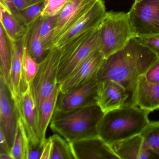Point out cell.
I'll list each match as a JSON object with an SVG mask.
<instances>
[{
  "label": "cell",
  "instance_id": "6da1fadb",
  "mask_svg": "<svg viewBox=\"0 0 159 159\" xmlns=\"http://www.w3.org/2000/svg\"><path fill=\"white\" fill-rule=\"evenodd\" d=\"M158 60L153 52L134 37L122 49L104 59L96 79L98 82L110 80L117 82L131 94L132 98L139 76Z\"/></svg>",
  "mask_w": 159,
  "mask_h": 159
},
{
  "label": "cell",
  "instance_id": "7a4b0ae2",
  "mask_svg": "<svg viewBox=\"0 0 159 159\" xmlns=\"http://www.w3.org/2000/svg\"><path fill=\"white\" fill-rule=\"evenodd\" d=\"M150 112L128 103L104 114L98 136L110 146L140 134L150 123Z\"/></svg>",
  "mask_w": 159,
  "mask_h": 159
},
{
  "label": "cell",
  "instance_id": "3957f363",
  "mask_svg": "<svg viewBox=\"0 0 159 159\" xmlns=\"http://www.w3.org/2000/svg\"><path fill=\"white\" fill-rule=\"evenodd\" d=\"M104 114L98 105L68 111L55 109L50 127L69 142L98 136Z\"/></svg>",
  "mask_w": 159,
  "mask_h": 159
},
{
  "label": "cell",
  "instance_id": "277c9868",
  "mask_svg": "<svg viewBox=\"0 0 159 159\" xmlns=\"http://www.w3.org/2000/svg\"><path fill=\"white\" fill-rule=\"evenodd\" d=\"M98 28L76 37L60 48L58 84L65 81L92 53L100 49Z\"/></svg>",
  "mask_w": 159,
  "mask_h": 159
},
{
  "label": "cell",
  "instance_id": "5b68a950",
  "mask_svg": "<svg viewBox=\"0 0 159 159\" xmlns=\"http://www.w3.org/2000/svg\"><path fill=\"white\" fill-rule=\"evenodd\" d=\"M100 50L105 58L122 49L135 37L128 13L108 12L99 25Z\"/></svg>",
  "mask_w": 159,
  "mask_h": 159
},
{
  "label": "cell",
  "instance_id": "8992f818",
  "mask_svg": "<svg viewBox=\"0 0 159 159\" xmlns=\"http://www.w3.org/2000/svg\"><path fill=\"white\" fill-rule=\"evenodd\" d=\"M61 50L54 47L39 64V69L30 84V90L36 104L39 120L42 107L57 85V76Z\"/></svg>",
  "mask_w": 159,
  "mask_h": 159
},
{
  "label": "cell",
  "instance_id": "52a82bcc",
  "mask_svg": "<svg viewBox=\"0 0 159 159\" xmlns=\"http://www.w3.org/2000/svg\"><path fill=\"white\" fill-rule=\"evenodd\" d=\"M128 14L135 37L159 34V0L135 2Z\"/></svg>",
  "mask_w": 159,
  "mask_h": 159
},
{
  "label": "cell",
  "instance_id": "ba28073f",
  "mask_svg": "<svg viewBox=\"0 0 159 159\" xmlns=\"http://www.w3.org/2000/svg\"><path fill=\"white\" fill-rule=\"evenodd\" d=\"M98 82L94 76L85 83L65 93H60L56 110L68 111L98 105Z\"/></svg>",
  "mask_w": 159,
  "mask_h": 159
},
{
  "label": "cell",
  "instance_id": "9c48e42d",
  "mask_svg": "<svg viewBox=\"0 0 159 159\" xmlns=\"http://www.w3.org/2000/svg\"><path fill=\"white\" fill-rule=\"evenodd\" d=\"M13 100L16 115L22 120L28 136L30 146L43 145L40 139L38 113L30 85Z\"/></svg>",
  "mask_w": 159,
  "mask_h": 159
},
{
  "label": "cell",
  "instance_id": "30bf717a",
  "mask_svg": "<svg viewBox=\"0 0 159 159\" xmlns=\"http://www.w3.org/2000/svg\"><path fill=\"white\" fill-rule=\"evenodd\" d=\"M106 13L104 1L98 0L92 8L59 39L54 47L62 48L76 37L99 27Z\"/></svg>",
  "mask_w": 159,
  "mask_h": 159
},
{
  "label": "cell",
  "instance_id": "8fae6325",
  "mask_svg": "<svg viewBox=\"0 0 159 159\" xmlns=\"http://www.w3.org/2000/svg\"><path fill=\"white\" fill-rule=\"evenodd\" d=\"M98 0H70L58 15L53 36V47L59 39L75 25Z\"/></svg>",
  "mask_w": 159,
  "mask_h": 159
},
{
  "label": "cell",
  "instance_id": "7c38bea8",
  "mask_svg": "<svg viewBox=\"0 0 159 159\" xmlns=\"http://www.w3.org/2000/svg\"><path fill=\"white\" fill-rule=\"evenodd\" d=\"M17 125L13 100L7 84L0 77V130L4 134L11 150Z\"/></svg>",
  "mask_w": 159,
  "mask_h": 159
},
{
  "label": "cell",
  "instance_id": "4fadbf2b",
  "mask_svg": "<svg viewBox=\"0 0 159 159\" xmlns=\"http://www.w3.org/2000/svg\"><path fill=\"white\" fill-rule=\"evenodd\" d=\"M129 98L131 99V94L117 82L110 80L98 82L97 104L105 113L128 104Z\"/></svg>",
  "mask_w": 159,
  "mask_h": 159
},
{
  "label": "cell",
  "instance_id": "5bb4252c",
  "mask_svg": "<svg viewBox=\"0 0 159 159\" xmlns=\"http://www.w3.org/2000/svg\"><path fill=\"white\" fill-rule=\"evenodd\" d=\"M70 143L75 159H119L99 136Z\"/></svg>",
  "mask_w": 159,
  "mask_h": 159
},
{
  "label": "cell",
  "instance_id": "9a60e30c",
  "mask_svg": "<svg viewBox=\"0 0 159 159\" xmlns=\"http://www.w3.org/2000/svg\"><path fill=\"white\" fill-rule=\"evenodd\" d=\"M105 59L99 50L92 53L65 81L59 84L60 93H66L95 76Z\"/></svg>",
  "mask_w": 159,
  "mask_h": 159
},
{
  "label": "cell",
  "instance_id": "2e32d148",
  "mask_svg": "<svg viewBox=\"0 0 159 159\" xmlns=\"http://www.w3.org/2000/svg\"><path fill=\"white\" fill-rule=\"evenodd\" d=\"M119 159H158L159 156L144 145L143 138L137 135L111 145Z\"/></svg>",
  "mask_w": 159,
  "mask_h": 159
},
{
  "label": "cell",
  "instance_id": "e0dca14e",
  "mask_svg": "<svg viewBox=\"0 0 159 159\" xmlns=\"http://www.w3.org/2000/svg\"><path fill=\"white\" fill-rule=\"evenodd\" d=\"M131 103L149 112L159 109V83H152L144 75L139 76Z\"/></svg>",
  "mask_w": 159,
  "mask_h": 159
},
{
  "label": "cell",
  "instance_id": "ac0fdd59",
  "mask_svg": "<svg viewBox=\"0 0 159 159\" xmlns=\"http://www.w3.org/2000/svg\"><path fill=\"white\" fill-rule=\"evenodd\" d=\"M26 39L27 34L14 42L13 58L9 85L7 86L12 99L27 88L24 84L23 74V58Z\"/></svg>",
  "mask_w": 159,
  "mask_h": 159
},
{
  "label": "cell",
  "instance_id": "d6986e66",
  "mask_svg": "<svg viewBox=\"0 0 159 159\" xmlns=\"http://www.w3.org/2000/svg\"><path fill=\"white\" fill-rule=\"evenodd\" d=\"M14 41L12 40L0 25V77L9 85L13 58Z\"/></svg>",
  "mask_w": 159,
  "mask_h": 159
},
{
  "label": "cell",
  "instance_id": "ffe728a7",
  "mask_svg": "<svg viewBox=\"0 0 159 159\" xmlns=\"http://www.w3.org/2000/svg\"><path fill=\"white\" fill-rule=\"evenodd\" d=\"M60 93V85L57 84L51 95L45 100L42 107L39 120V129L40 139L43 144L46 139V130L54 113Z\"/></svg>",
  "mask_w": 159,
  "mask_h": 159
},
{
  "label": "cell",
  "instance_id": "44dd1931",
  "mask_svg": "<svg viewBox=\"0 0 159 159\" xmlns=\"http://www.w3.org/2000/svg\"><path fill=\"white\" fill-rule=\"evenodd\" d=\"M41 16L29 27L27 33L26 46L30 55L39 64L47 55L43 47L39 38V27Z\"/></svg>",
  "mask_w": 159,
  "mask_h": 159
},
{
  "label": "cell",
  "instance_id": "7402d4cb",
  "mask_svg": "<svg viewBox=\"0 0 159 159\" xmlns=\"http://www.w3.org/2000/svg\"><path fill=\"white\" fill-rule=\"evenodd\" d=\"M0 25H1L9 38L18 40L27 33L29 27L17 20L7 10L0 7Z\"/></svg>",
  "mask_w": 159,
  "mask_h": 159
},
{
  "label": "cell",
  "instance_id": "603a6c76",
  "mask_svg": "<svg viewBox=\"0 0 159 159\" xmlns=\"http://www.w3.org/2000/svg\"><path fill=\"white\" fill-rule=\"evenodd\" d=\"M30 141L22 120L17 116L16 132L11 148L13 159H29Z\"/></svg>",
  "mask_w": 159,
  "mask_h": 159
},
{
  "label": "cell",
  "instance_id": "cb8c5ba5",
  "mask_svg": "<svg viewBox=\"0 0 159 159\" xmlns=\"http://www.w3.org/2000/svg\"><path fill=\"white\" fill-rule=\"evenodd\" d=\"M58 15L49 17L41 16L39 38L43 49L49 52L53 48V36Z\"/></svg>",
  "mask_w": 159,
  "mask_h": 159
},
{
  "label": "cell",
  "instance_id": "d4e9b609",
  "mask_svg": "<svg viewBox=\"0 0 159 159\" xmlns=\"http://www.w3.org/2000/svg\"><path fill=\"white\" fill-rule=\"evenodd\" d=\"M51 137L52 148L50 159H75L69 142L57 134Z\"/></svg>",
  "mask_w": 159,
  "mask_h": 159
},
{
  "label": "cell",
  "instance_id": "484cf974",
  "mask_svg": "<svg viewBox=\"0 0 159 159\" xmlns=\"http://www.w3.org/2000/svg\"><path fill=\"white\" fill-rule=\"evenodd\" d=\"M140 134L144 145L159 157V122H150Z\"/></svg>",
  "mask_w": 159,
  "mask_h": 159
},
{
  "label": "cell",
  "instance_id": "4316f807",
  "mask_svg": "<svg viewBox=\"0 0 159 159\" xmlns=\"http://www.w3.org/2000/svg\"><path fill=\"white\" fill-rule=\"evenodd\" d=\"M39 64L29 54L26 46L24 51L23 74L24 84L26 88L30 85L39 69Z\"/></svg>",
  "mask_w": 159,
  "mask_h": 159
},
{
  "label": "cell",
  "instance_id": "83f0119b",
  "mask_svg": "<svg viewBox=\"0 0 159 159\" xmlns=\"http://www.w3.org/2000/svg\"><path fill=\"white\" fill-rule=\"evenodd\" d=\"M45 0L30 4L28 6L19 11L25 25L29 27L41 16L44 7Z\"/></svg>",
  "mask_w": 159,
  "mask_h": 159
},
{
  "label": "cell",
  "instance_id": "f1b7e54d",
  "mask_svg": "<svg viewBox=\"0 0 159 159\" xmlns=\"http://www.w3.org/2000/svg\"><path fill=\"white\" fill-rule=\"evenodd\" d=\"M70 0H45L42 17L58 15Z\"/></svg>",
  "mask_w": 159,
  "mask_h": 159
},
{
  "label": "cell",
  "instance_id": "f546056e",
  "mask_svg": "<svg viewBox=\"0 0 159 159\" xmlns=\"http://www.w3.org/2000/svg\"><path fill=\"white\" fill-rule=\"evenodd\" d=\"M139 41L153 52L159 60V34L137 37Z\"/></svg>",
  "mask_w": 159,
  "mask_h": 159
},
{
  "label": "cell",
  "instance_id": "4dcf8cb0",
  "mask_svg": "<svg viewBox=\"0 0 159 159\" xmlns=\"http://www.w3.org/2000/svg\"><path fill=\"white\" fill-rule=\"evenodd\" d=\"M143 75L148 81L152 83H159V60L152 64Z\"/></svg>",
  "mask_w": 159,
  "mask_h": 159
},
{
  "label": "cell",
  "instance_id": "1f68e13d",
  "mask_svg": "<svg viewBox=\"0 0 159 159\" xmlns=\"http://www.w3.org/2000/svg\"><path fill=\"white\" fill-rule=\"evenodd\" d=\"M0 2H0L1 6L7 10L17 20L25 25L24 21L20 16L19 11L16 9L15 5L14 0H0Z\"/></svg>",
  "mask_w": 159,
  "mask_h": 159
},
{
  "label": "cell",
  "instance_id": "d6a6232c",
  "mask_svg": "<svg viewBox=\"0 0 159 159\" xmlns=\"http://www.w3.org/2000/svg\"><path fill=\"white\" fill-rule=\"evenodd\" d=\"M0 159H13L11 148L8 145L6 138L0 130Z\"/></svg>",
  "mask_w": 159,
  "mask_h": 159
},
{
  "label": "cell",
  "instance_id": "836d02e7",
  "mask_svg": "<svg viewBox=\"0 0 159 159\" xmlns=\"http://www.w3.org/2000/svg\"><path fill=\"white\" fill-rule=\"evenodd\" d=\"M52 148V140L51 136L46 139L43 147L40 159H50Z\"/></svg>",
  "mask_w": 159,
  "mask_h": 159
},
{
  "label": "cell",
  "instance_id": "e575fe53",
  "mask_svg": "<svg viewBox=\"0 0 159 159\" xmlns=\"http://www.w3.org/2000/svg\"><path fill=\"white\" fill-rule=\"evenodd\" d=\"M43 145L39 144L37 146H30L29 159H40L42 153Z\"/></svg>",
  "mask_w": 159,
  "mask_h": 159
},
{
  "label": "cell",
  "instance_id": "d590c367",
  "mask_svg": "<svg viewBox=\"0 0 159 159\" xmlns=\"http://www.w3.org/2000/svg\"><path fill=\"white\" fill-rule=\"evenodd\" d=\"M14 2L16 9L19 11L28 6L31 0H14Z\"/></svg>",
  "mask_w": 159,
  "mask_h": 159
},
{
  "label": "cell",
  "instance_id": "8d00e7d4",
  "mask_svg": "<svg viewBox=\"0 0 159 159\" xmlns=\"http://www.w3.org/2000/svg\"><path fill=\"white\" fill-rule=\"evenodd\" d=\"M42 1H43V0H31V2H30V4L39 2Z\"/></svg>",
  "mask_w": 159,
  "mask_h": 159
},
{
  "label": "cell",
  "instance_id": "74e56055",
  "mask_svg": "<svg viewBox=\"0 0 159 159\" xmlns=\"http://www.w3.org/2000/svg\"><path fill=\"white\" fill-rule=\"evenodd\" d=\"M142 0H135V2H137L141 1Z\"/></svg>",
  "mask_w": 159,
  "mask_h": 159
}]
</instances>
